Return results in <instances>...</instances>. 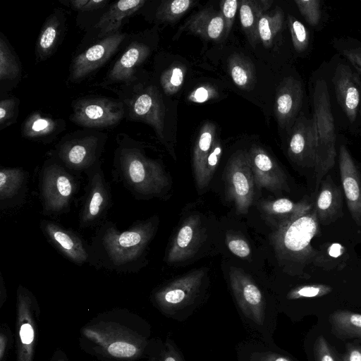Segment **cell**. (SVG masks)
Wrapping results in <instances>:
<instances>
[{"mask_svg":"<svg viewBox=\"0 0 361 361\" xmlns=\"http://www.w3.org/2000/svg\"><path fill=\"white\" fill-rule=\"evenodd\" d=\"M158 225L157 215L136 221L124 231L114 222L104 221L91 238L87 263L96 269L118 274L139 271L148 263L149 246Z\"/></svg>","mask_w":361,"mask_h":361,"instance_id":"cell-1","label":"cell"},{"mask_svg":"<svg viewBox=\"0 0 361 361\" xmlns=\"http://www.w3.org/2000/svg\"><path fill=\"white\" fill-rule=\"evenodd\" d=\"M228 286L238 314L252 338L274 343L279 312L277 302L244 271L231 267Z\"/></svg>","mask_w":361,"mask_h":361,"instance_id":"cell-2","label":"cell"},{"mask_svg":"<svg viewBox=\"0 0 361 361\" xmlns=\"http://www.w3.org/2000/svg\"><path fill=\"white\" fill-rule=\"evenodd\" d=\"M112 177L138 200L165 198L171 187V178L161 162L133 145L117 149Z\"/></svg>","mask_w":361,"mask_h":361,"instance_id":"cell-3","label":"cell"},{"mask_svg":"<svg viewBox=\"0 0 361 361\" xmlns=\"http://www.w3.org/2000/svg\"><path fill=\"white\" fill-rule=\"evenodd\" d=\"M309 102L316 142L314 170L318 190L323 178L335 164L338 136L329 86L320 66L310 78Z\"/></svg>","mask_w":361,"mask_h":361,"instance_id":"cell-4","label":"cell"},{"mask_svg":"<svg viewBox=\"0 0 361 361\" xmlns=\"http://www.w3.org/2000/svg\"><path fill=\"white\" fill-rule=\"evenodd\" d=\"M277 223L274 246L286 271L309 278L305 270L313 263L317 255V250L312 245V240L319 228L314 207Z\"/></svg>","mask_w":361,"mask_h":361,"instance_id":"cell-5","label":"cell"},{"mask_svg":"<svg viewBox=\"0 0 361 361\" xmlns=\"http://www.w3.org/2000/svg\"><path fill=\"white\" fill-rule=\"evenodd\" d=\"M320 68L329 86L338 129L360 135L358 111L361 103V76L337 54L323 62Z\"/></svg>","mask_w":361,"mask_h":361,"instance_id":"cell-6","label":"cell"},{"mask_svg":"<svg viewBox=\"0 0 361 361\" xmlns=\"http://www.w3.org/2000/svg\"><path fill=\"white\" fill-rule=\"evenodd\" d=\"M207 288L206 271L199 269L157 288L150 299L166 317L184 322L202 305Z\"/></svg>","mask_w":361,"mask_h":361,"instance_id":"cell-7","label":"cell"},{"mask_svg":"<svg viewBox=\"0 0 361 361\" xmlns=\"http://www.w3.org/2000/svg\"><path fill=\"white\" fill-rule=\"evenodd\" d=\"M80 178L54 157L46 160L39 173L41 213L56 216L68 212L80 190Z\"/></svg>","mask_w":361,"mask_h":361,"instance_id":"cell-8","label":"cell"},{"mask_svg":"<svg viewBox=\"0 0 361 361\" xmlns=\"http://www.w3.org/2000/svg\"><path fill=\"white\" fill-rule=\"evenodd\" d=\"M39 314L35 296L20 285L16 293V361H34Z\"/></svg>","mask_w":361,"mask_h":361,"instance_id":"cell-9","label":"cell"},{"mask_svg":"<svg viewBox=\"0 0 361 361\" xmlns=\"http://www.w3.org/2000/svg\"><path fill=\"white\" fill-rule=\"evenodd\" d=\"M85 173L87 182L79 214V227L82 229L103 223L112 206L111 187L101 164L97 163Z\"/></svg>","mask_w":361,"mask_h":361,"instance_id":"cell-10","label":"cell"},{"mask_svg":"<svg viewBox=\"0 0 361 361\" xmlns=\"http://www.w3.org/2000/svg\"><path fill=\"white\" fill-rule=\"evenodd\" d=\"M226 193L239 214L247 213L252 206L255 182L247 152L238 150L228 160L225 169Z\"/></svg>","mask_w":361,"mask_h":361,"instance_id":"cell-11","label":"cell"},{"mask_svg":"<svg viewBox=\"0 0 361 361\" xmlns=\"http://www.w3.org/2000/svg\"><path fill=\"white\" fill-rule=\"evenodd\" d=\"M116 322L99 321L95 324L86 326L82 334L85 338L99 345L102 355L108 350L129 343L150 345L154 338H149L150 326L146 321H143L134 328L125 327L118 323L116 327Z\"/></svg>","mask_w":361,"mask_h":361,"instance_id":"cell-12","label":"cell"},{"mask_svg":"<svg viewBox=\"0 0 361 361\" xmlns=\"http://www.w3.org/2000/svg\"><path fill=\"white\" fill-rule=\"evenodd\" d=\"M307 94L303 80L298 75L285 76L276 87L274 115L281 129L289 132L302 114Z\"/></svg>","mask_w":361,"mask_h":361,"instance_id":"cell-13","label":"cell"},{"mask_svg":"<svg viewBox=\"0 0 361 361\" xmlns=\"http://www.w3.org/2000/svg\"><path fill=\"white\" fill-rule=\"evenodd\" d=\"M102 147L94 135L71 138L61 142L52 157L66 168L80 176L99 161Z\"/></svg>","mask_w":361,"mask_h":361,"instance_id":"cell-14","label":"cell"},{"mask_svg":"<svg viewBox=\"0 0 361 361\" xmlns=\"http://www.w3.org/2000/svg\"><path fill=\"white\" fill-rule=\"evenodd\" d=\"M123 114L121 102L106 98H87L76 102L71 120L85 127H107L118 123Z\"/></svg>","mask_w":361,"mask_h":361,"instance_id":"cell-15","label":"cell"},{"mask_svg":"<svg viewBox=\"0 0 361 361\" xmlns=\"http://www.w3.org/2000/svg\"><path fill=\"white\" fill-rule=\"evenodd\" d=\"M39 228L47 240L67 259L78 266L88 262L89 243L76 231L48 219H42Z\"/></svg>","mask_w":361,"mask_h":361,"instance_id":"cell-16","label":"cell"},{"mask_svg":"<svg viewBox=\"0 0 361 361\" xmlns=\"http://www.w3.org/2000/svg\"><path fill=\"white\" fill-rule=\"evenodd\" d=\"M289 158L303 168H313L315 163V135L311 114H301L288 133Z\"/></svg>","mask_w":361,"mask_h":361,"instance_id":"cell-17","label":"cell"},{"mask_svg":"<svg viewBox=\"0 0 361 361\" xmlns=\"http://www.w3.org/2000/svg\"><path fill=\"white\" fill-rule=\"evenodd\" d=\"M338 152L347 207L354 221L361 226V176L342 135L338 136Z\"/></svg>","mask_w":361,"mask_h":361,"instance_id":"cell-18","label":"cell"},{"mask_svg":"<svg viewBox=\"0 0 361 361\" xmlns=\"http://www.w3.org/2000/svg\"><path fill=\"white\" fill-rule=\"evenodd\" d=\"M255 185L272 192H289L287 176L278 163L263 148L252 147L247 152Z\"/></svg>","mask_w":361,"mask_h":361,"instance_id":"cell-19","label":"cell"},{"mask_svg":"<svg viewBox=\"0 0 361 361\" xmlns=\"http://www.w3.org/2000/svg\"><path fill=\"white\" fill-rule=\"evenodd\" d=\"M125 37V34L118 32L106 36L77 56L71 66V80H80L102 66L117 50Z\"/></svg>","mask_w":361,"mask_h":361,"instance_id":"cell-20","label":"cell"},{"mask_svg":"<svg viewBox=\"0 0 361 361\" xmlns=\"http://www.w3.org/2000/svg\"><path fill=\"white\" fill-rule=\"evenodd\" d=\"M204 228L200 217L192 215L184 220L165 257L168 264H178L191 258L203 240Z\"/></svg>","mask_w":361,"mask_h":361,"instance_id":"cell-21","label":"cell"},{"mask_svg":"<svg viewBox=\"0 0 361 361\" xmlns=\"http://www.w3.org/2000/svg\"><path fill=\"white\" fill-rule=\"evenodd\" d=\"M129 109L131 119L149 124L159 139L164 140L165 108L161 95L155 87H147L135 97Z\"/></svg>","mask_w":361,"mask_h":361,"instance_id":"cell-22","label":"cell"},{"mask_svg":"<svg viewBox=\"0 0 361 361\" xmlns=\"http://www.w3.org/2000/svg\"><path fill=\"white\" fill-rule=\"evenodd\" d=\"M29 173L21 167L0 169V209H13L23 204L28 190Z\"/></svg>","mask_w":361,"mask_h":361,"instance_id":"cell-23","label":"cell"},{"mask_svg":"<svg viewBox=\"0 0 361 361\" xmlns=\"http://www.w3.org/2000/svg\"><path fill=\"white\" fill-rule=\"evenodd\" d=\"M321 183L314 208L319 222L322 225H328L336 221L343 214V195L331 176H327Z\"/></svg>","mask_w":361,"mask_h":361,"instance_id":"cell-24","label":"cell"},{"mask_svg":"<svg viewBox=\"0 0 361 361\" xmlns=\"http://www.w3.org/2000/svg\"><path fill=\"white\" fill-rule=\"evenodd\" d=\"M182 30L204 39L219 41L225 35V20L221 11L209 7L191 16Z\"/></svg>","mask_w":361,"mask_h":361,"instance_id":"cell-25","label":"cell"},{"mask_svg":"<svg viewBox=\"0 0 361 361\" xmlns=\"http://www.w3.org/2000/svg\"><path fill=\"white\" fill-rule=\"evenodd\" d=\"M216 126L206 122L201 127L192 152V169L195 185L199 194L204 190V176L207 160L216 140Z\"/></svg>","mask_w":361,"mask_h":361,"instance_id":"cell-26","label":"cell"},{"mask_svg":"<svg viewBox=\"0 0 361 361\" xmlns=\"http://www.w3.org/2000/svg\"><path fill=\"white\" fill-rule=\"evenodd\" d=\"M238 361H295L276 344L266 343L253 338L235 346Z\"/></svg>","mask_w":361,"mask_h":361,"instance_id":"cell-27","label":"cell"},{"mask_svg":"<svg viewBox=\"0 0 361 361\" xmlns=\"http://www.w3.org/2000/svg\"><path fill=\"white\" fill-rule=\"evenodd\" d=\"M149 52L146 44L137 42L131 43L109 71V79L113 82L130 81L135 68L147 59Z\"/></svg>","mask_w":361,"mask_h":361,"instance_id":"cell-28","label":"cell"},{"mask_svg":"<svg viewBox=\"0 0 361 361\" xmlns=\"http://www.w3.org/2000/svg\"><path fill=\"white\" fill-rule=\"evenodd\" d=\"M145 2V0H122L112 4L96 25L99 30V37L104 38L116 33L123 20L139 10Z\"/></svg>","mask_w":361,"mask_h":361,"instance_id":"cell-29","label":"cell"},{"mask_svg":"<svg viewBox=\"0 0 361 361\" xmlns=\"http://www.w3.org/2000/svg\"><path fill=\"white\" fill-rule=\"evenodd\" d=\"M274 3L271 0H242L240 2V20L250 44L255 46L259 39L258 25L261 17Z\"/></svg>","mask_w":361,"mask_h":361,"instance_id":"cell-30","label":"cell"},{"mask_svg":"<svg viewBox=\"0 0 361 361\" xmlns=\"http://www.w3.org/2000/svg\"><path fill=\"white\" fill-rule=\"evenodd\" d=\"M61 16L54 13L45 21L39 35L36 53L39 60H44L55 50L63 29Z\"/></svg>","mask_w":361,"mask_h":361,"instance_id":"cell-31","label":"cell"},{"mask_svg":"<svg viewBox=\"0 0 361 361\" xmlns=\"http://www.w3.org/2000/svg\"><path fill=\"white\" fill-rule=\"evenodd\" d=\"M348 259L344 245L338 243H326L320 246L313 261V265L326 271L341 270Z\"/></svg>","mask_w":361,"mask_h":361,"instance_id":"cell-32","label":"cell"},{"mask_svg":"<svg viewBox=\"0 0 361 361\" xmlns=\"http://www.w3.org/2000/svg\"><path fill=\"white\" fill-rule=\"evenodd\" d=\"M332 334L340 338H361V314L336 310L329 316Z\"/></svg>","mask_w":361,"mask_h":361,"instance_id":"cell-33","label":"cell"},{"mask_svg":"<svg viewBox=\"0 0 361 361\" xmlns=\"http://www.w3.org/2000/svg\"><path fill=\"white\" fill-rule=\"evenodd\" d=\"M228 70L233 82L240 89L249 90L255 81V74L252 63L239 54L231 56Z\"/></svg>","mask_w":361,"mask_h":361,"instance_id":"cell-34","label":"cell"},{"mask_svg":"<svg viewBox=\"0 0 361 361\" xmlns=\"http://www.w3.org/2000/svg\"><path fill=\"white\" fill-rule=\"evenodd\" d=\"M285 20V13L281 7L267 12L260 18L258 25V35L263 44L271 46L276 37L281 32Z\"/></svg>","mask_w":361,"mask_h":361,"instance_id":"cell-35","label":"cell"},{"mask_svg":"<svg viewBox=\"0 0 361 361\" xmlns=\"http://www.w3.org/2000/svg\"><path fill=\"white\" fill-rule=\"evenodd\" d=\"M331 44L361 76V41L350 36L334 37Z\"/></svg>","mask_w":361,"mask_h":361,"instance_id":"cell-36","label":"cell"},{"mask_svg":"<svg viewBox=\"0 0 361 361\" xmlns=\"http://www.w3.org/2000/svg\"><path fill=\"white\" fill-rule=\"evenodd\" d=\"M313 207V204L306 200L295 202L288 198H279L267 202L262 206L264 211L271 216L276 218L279 220L278 222L310 209Z\"/></svg>","mask_w":361,"mask_h":361,"instance_id":"cell-37","label":"cell"},{"mask_svg":"<svg viewBox=\"0 0 361 361\" xmlns=\"http://www.w3.org/2000/svg\"><path fill=\"white\" fill-rule=\"evenodd\" d=\"M287 24L295 53L303 56L309 54L313 41L310 29L292 14L287 15Z\"/></svg>","mask_w":361,"mask_h":361,"instance_id":"cell-38","label":"cell"},{"mask_svg":"<svg viewBox=\"0 0 361 361\" xmlns=\"http://www.w3.org/2000/svg\"><path fill=\"white\" fill-rule=\"evenodd\" d=\"M56 126V122L52 118L44 117L39 113H33L25 121L22 133L27 138H43L54 133Z\"/></svg>","mask_w":361,"mask_h":361,"instance_id":"cell-39","label":"cell"},{"mask_svg":"<svg viewBox=\"0 0 361 361\" xmlns=\"http://www.w3.org/2000/svg\"><path fill=\"white\" fill-rule=\"evenodd\" d=\"M299 13L314 30H320L326 20L324 3L321 0H295Z\"/></svg>","mask_w":361,"mask_h":361,"instance_id":"cell-40","label":"cell"},{"mask_svg":"<svg viewBox=\"0 0 361 361\" xmlns=\"http://www.w3.org/2000/svg\"><path fill=\"white\" fill-rule=\"evenodd\" d=\"M196 3L193 0L163 1L157 8L156 18L161 22H174L180 18Z\"/></svg>","mask_w":361,"mask_h":361,"instance_id":"cell-41","label":"cell"},{"mask_svg":"<svg viewBox=\"0 0 361 361\" xmlns=\"http://www.w3.org/2000/svg\"><path fill=\"white\" fill-rule=\"evenodd\" d=\"M20 72L16 57L10 49L8 43L1 35L0 38V79L13 80Z\"/></svg>","mask_w":361,"mask_h":361,"instance_id":"cell-42","label":"cell"},{"mask_svg":"<svg viewBox=\"0 0 361 361\" xmlns=\"http://www.w3.org/2000/svg\"><path fill=\"white\" fill-rule=\"evenodd\" d=\"M332 288L325 284H309L293 287L283 296L284 301L293 302L307 298L322 297L330 293Z\"/></svg>","mask_w":361,"mask_h":361,"instance_id":"cell-43","label":"cell"},{"mask_svg":"<svg viewBox=\"0 0 361 361\" xmlns=\"http://www.w3.org/2000/svg\"><path fill=\"white\" fill-rule=\"evenodd\" d=\"M185 68L179 63L173 64L161 76V85L167 94H173L179 91L183 84Z\"/></svg>","mask_w":361,"mask_h":361,"instance_id":"cell-44","label":"cell"},{"mask_svg":"<svg viewBox=\"0 0 361 361\" xmlns=\"http://www.w3.org/2000/svg\"><path fill=\"white\" fill-rule=\"evenodd\" d=\"M148 361H185L174 341L167 337L160 341L158 348L148 358Z\"/></svg>","mask_w":361,"mask_h":361,"instance_id":"cell-45","label":"cell"},{"mask_svg":"<svg viewBox=\"0 0 361 361\" xmlns=\"http://www.w3.org/2000/svg\"><path fill=\"white\" fill-rule=\"evenodd\" d=\"M315 361H338L325 338L319 336L314 344Z\"/></svg>","mask_w":361,"mask_h":361,"instance_id":"cell-46","label":"cell"},{"mask_svg":"<svg viewBox=\"0 0 361 361\" xmlns=\"http://www.w3.org/2000/svg\"><path fill=\"white\" fill-rule=\"evenodd\" d=\"M240 2L238 0H226L220 3L221 12L225 20V36L228 35L232 27Z\"/></svg>","mask_w":361,"mask_h":361,"instance_id":"cell-47","label":"cell"},{"mask_svg":"<svg viewBox=\"0 0 361 361\" xmlns=\"http://www.w3.org/2000/svg\"><path fill=\"white\" fill-rule=\"evenodd\" d=\"M227 246L233 255L242 259L247 258L251 254L249 244L246 240L238 237H228Z\"/></svg>","mask_w":361,"mask_h":361,"instance_id":"cell-48","label":"cell"},{"mask_svg":"<svg viewBox=\"0 0 361 361\" xmlns=\"http://www.w3.org/2000/svg\"><path fill=\"white\" fill-rule=\"evenodd\" d=\"M217 95V91L212 86H200L188 95V100L194 103H204L216 97Z\"/></svg>","mask_w":361,"mask_h":361,"instance_id":"cell-49","label":"cell"},{"mask_svg":"<svg viewBox=\"0 0 361 361\" xmlns=\"http://www.w3.org/2000/svg\"><path fill=\"white\" fill-rule=\"evenodd\" d=\"M16 102L14 99H3L0 102V125L1 129L8 123L14 116Z\"/></svg>","mask_w":361,"mask_h":361,"instance_id":"cell-50","label":"cell"},{"mask_svg":"<svg viewBox=\"0 0 361 361\" xmlns=\"http://www.w3.org/2000/svg\"><path fill=\"white\" fill-rule=\"evenodd\" d=\"M13 334L8 326H1L0 333V361H6L13 344Z\"/></svg>","mask_w":361,"mask_h":361,"instance_id":"cell-51","label":"cell"},{"mask_svg":"<svg viewBox=\"0 0 361 361\" xmlns=\"http://www.w3.org/2000/svg\"><path fill=\"white\" fill-rule=\"evenodd\" d=\"M108 2L106 0H73L69 1L73 8L80 11L95 10L103 7Z\"/></svg>","mask_w":361,"mask_h":361,"instance_id":"cell-52","label":"cell"},{"mask_svg":"<svg viewBox=\"0 0 361 361\" xmlns=\"http://www.w3.org/2000/svg\"><path fill=\"white\" fill-rule=\"evenodd\" d=\"M338 361H361V346L348 345L346 351Z\"/></svg>","mask_w":361,"mask_h":361,"instance_id":"cell-53","label":"cell"},{"mask_svg":"<svg viewBox=\"0 0 361 361\" xmlns=\"http://www.w3.org/2000/svg\"><path fill=\"white\" fill-rule=\"evenodd\" d=\"M6 300V288L5 286V283L2 276V274H0V307H1Z\"/></svg>","mask_w":361,"mask_h":361,"instance_id":"cell-54","label":"cell"},{"mask_svg":"<svg viewBox=\"0 0 361 361\" xmlns=\"http://www.w3.org/2000/svg\"><path fill=\"white\" fill-rule=\"evenodd\" d=\"M49 361H69V360L63 351L57 350L54 352Z\"/></svg>","mask_w":361,"mask_h":361,"instance_id":"cell-55","label":"cell"},{"mask_svg":"<svg viewBox=\"0 0 361 361\" xmlns=\"http://www.w3.org/2000/svg\"><path fill=\"white\" fill-rule=\"evenodd\" d=\"M358 127L360 131V136H361V103L359 108L358 111Z\"/></svg>","mask_w":361,"mask_h":361,"instance_id":"cell-56","label":"cell"}]
</instances>
